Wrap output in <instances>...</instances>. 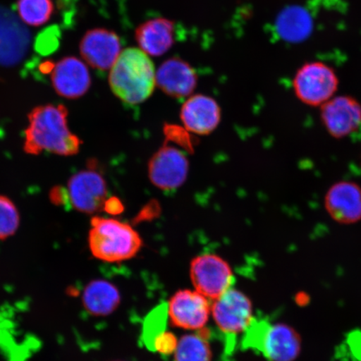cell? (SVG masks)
Listing matches in <instances>:
<instances>
[{
	"label": "cell",
	"mask_w": 361,
	"mask_h": 361,
	"mask_svg": "<svg viewBox=\"0 0 361 361\" xmlns=\"http://www.w3.org/2000/svg\"><path fill=\"white\" fill-rule=\"evenodd\" d=\"M28 119L24 142L27 154L39 155L44 152L65 157L78 154L81 141L68 126V110L64 105L35 107Z\"/></svg>",
	"instance_id": "obj_1"
},
{
	"label": "cell",
	"mask_w": 361,
	"mask_h": 361,
	"mask_svg": "<svg viewBox=\"0 0 361 361\" xmlns=\"http://www.w3.org/2000/svg\"><path fill=\"white\" fill-rule=\"evenodd\" d=\"M110 70V87L121 101L138 105L152 96L157 71L150 56L141 49H124Z\"/></svg>",
	"instance_id": "obj_2"
},
{
	"label": "cell",
	"mask_w": 361,
	"mask_h": 361,
	"mask_svg": "<svg viewBox=\"0 0 361 361\" xmlns=\"http://www.w3.org/2000/svg\"><path fill=\"white\" fill-rule=\"evenodd\" d=\"M88 243L94 258L107 263L134 258L143 245L142 237L132 225L98 216L90 222Z\"/></svg>",
	"instance_id": "obj_3"
},
{
	"label": "cell",
	"mask_w": 361,
	"mask_h": 361,
	"mask_svg": "<svg viewBox=\"0 0 361 361\" xmlns=\"http://www.w3.org/2000/svg\"><path fill=\"white\" fill-rule=\"evenodd\" d=\"M245 333V348L260 352L269 361H295L300 354V334L286 324L254 318Z\"/></svg>",
	"instance_id": "obj_4"
},
{
	"label": "cell",
	"mask_w": 361,
	"mask_h": 361,
	"mask_svg": "<svg viewBox=\"0 0 361 361\" xmlns=\"http://www.w3.org/2000/svg\"><path fill=\"white\" fill-rule=\"evenodd\" d=\"M292 84L298 100L306 106L320 107L335 97L338 78L336 71L326 63L311 61L298 69Z\"/></svg>",
	"instance_id": "obj_5"
},
{
	"label": "cell",
	"mask_w": 361,
	"mask_h": 361,
	"mask_svg": "<svg viewBox=\"0 0 361 361\" xmlns=\"http://www.w3.org/2000/svg\"><path fill=\"white\" fill-rule=\"evenodd\" d=\"M190 278L195 290L214 301L232 288L234 281L227 262L212 254L198 255L192 260Z\"/></svg>",
	"instance_id": "obj_6"
},
{
	"label": "cell",
	"mask_w": 361,
	"mask_h": 361,
	"mask_svg": "<svg viewBox=\"0 0 361 361\" xmlns=\"http://www.w3.org/2000/svg\"><path fill=\"white\" fill-rule=\"evenodd\" d=\"M189 170L188 157L177 147H161L148 162V177L164 191L175 190L186 182Z\"/></svg>",
	"instance_id": "obj_7"
},
{
	"label": "cell",
	"mask_w": 361,
	"mask_h": 361,
	"mask_svg": "<svg viewBox=\"0 0 361 361\" xmlns=\"http://www.w3.org/2000/svg\"><path fill=\"white\" fill-rule=\"evenodd\" d=\"M211 313L216 326L228 335L245 332L255 318L250 298L233 288L214 300Z\"/></svg>",
	"instance_id": "obj_8"
},
{
	"label": "cell",
	"mask_w": 361,
	"mask_h": 361,
	"mask_svg": "<svg viewBox=\"0 0 361 361\" xmlns=\"http://www.w3.org/2000/svg\"><path fill=\"white\" fill-rule=\"evenodd\" d=\"M66 192L69 204L83 214L97 213L107 200L106 180L94 170H82L72 176Z\"/></svg>",
	"instance_id": "obj_9"
},
{
	"label": "cell",
	"mask_w": 361,
	"mask_h": 361,
	"mask_svg": "<svg viewBox=\"0 0 361 361\" xmlns=\"http://www.w3.org/2000/svg\"><path fill=\"white\" fill-rule=\"evenodd\" d=\"M320 119L332 137L345 138L361 126V104L347 94L335 96L320 106Z\"/></svg>",
	"instance_id": "obj_10"
},
{
	"label": "cell",
	"mask_w": 361,
	"mask_h": 361,
	"mask_svg": "<svg viewBox=\"0 0 361 361\" xmlns=\"http://www.w3.org/2000/svg\"><path fill=\"white\" fill-rule=\"evenodd\" d=\"M166 311L175 327L201 331L209 322L211 305L209 300L196 290H183L171 298Z\"/></svg>",
	"instance_id": "obj_11"
},
{
	"label": "cell",
	"mask_w": 361,
	"mask_h": 361,
	"mask_svg": "<svg viewBox=\"0 0 361 361\" xmlns=\"http://www.w3.org/2000/svg\"><path fill=\"white\" fill-rule=\"evenodd\" d=\"M324 209L335 222L351 225L361 220V187L352 180L334 183L324 196Z\"/></svg>",
	"instance_id": "obj_12"
},
{
	"label": "cell",
	"mask_w": 361,
	"mask_h": 361,
	"mask_svg": "<svg viewBox=\"0 0 361 361\" xmlns=\"http://www.w3.org/2000/svg\"><path fill=\"white\" fill-rule=\"evenodd\" d=\"M118 35L109 30L94 29L87 31L80 44L81 56L94 69H111L121 52Z\"/></svg>",
	"instance_id": "obj_13"
},
{
	"label": "cell",
	"mask_w": 361,
	"mask_h": 361,
	"mask_svg": "<svg viewBox=\"0 0 361 361\" xmlns=\"http://www.w3.org/2000/svg\"><path fill=\"white\" fill-rule=\"evenodd\" d=\"M51 82L56 92L67 99L80 98L88 92L92 84L88 68L74 56L61 59L51 71Z\"/></svg>",
	"instance_id": "obj_14"
},
{
	"label": "cell",
	"mask_w": 361,
	"mask_h": 361,
	"mask_svg": "<svg viewBox=\"0 0 361 361\" xmlns=\"http://www.w3.org/2000/svg\"><path fill=\"white\" fill-rule=\"evenodd\" d=\"M180 120L188 132L209 135L218 128L221 121L219 104L204 94H195L184 102L180 113Z\"/></svg>",
	"instance_id": "obj_15"
},
{
	"label": "cell",
	"mask_w": 361,
	"mask_h": 361,
	"mask_svg": "<svg viewBox=\"0 0 361 361\" xmlns=\"http://www.w3.org/2000/svg\"><path fill=\"white\" fill-rule=\"evenodd\" d=\"M29 44L28 31L12 13L0 7V63L16 64L25 56Z\"/></svg>",
	"instance_id": "obj_16"
},
{
	"label": "cell",
	"mask_w": 361,
	"mask_h": 361,
	"mask_svg": "<svg viewBox=\"0 0 361 361\" xmlns=\"http://www.w3.org/2000/svg\"><path fill=\"white\" fill-rule=\"evenodd\" d=\"M197 74L192 67L180 59L162 63L156 74V83L162 92L175 98L192 94L197 85Z\"/></svg>",
	"instance_id": "obj_17"
},
{
	"label": "cell",
	"mask_w": 361,
	"mask_h": 361,
	"mask_svg": "<svg viewBox=\"0 0 361 361\" xmlns=\"http://www.w3.org/2000/svg\"><path fill=\"white\" fill-rule=\"evenodd\" d=\"M140 49L148 56L164 55L174 42V24L166 19L146 21L135 30Z\"/></svg>",
	"instance_id": "obj_18"
},
{
	"label": "cell",
	"mask_w": 361,
	"mask_h": 361,
	"mask_svg": "<svg viewBox=\"0 0 361 361\" xmlns=\"http://www.w3.org/2000/svg\"><path fill=\"white\" fill-rule=\"evenodd\" d=\"M313 26L309 12L300 6L284 8L276 20L277 32L287 42H303L312 33Z\"/></svg>",
	"instance_id": "obj_19"
},
{
	"label": "cell",
	"mask_w": 361,
	"mask_h": 361,
	"mask_svg": "<svg viewBox=\"0 0 361 361\" xmlns=\"http://www.w3.org/2000/svg\"><path fill=\"white\" fill-rule=\"evenodd\" d=\"M121 303L120 292L110 282L94 281L90 282L83 293V304L89 313L93 315L111 314Z\"/></svg>",
	"instance_id": "obj_20"
},
{
	"label": "cell",
	"mask_w": 361,
	"mask_h": 361,
	"mask_svg": "<svg viewBox=\"0 0 361 361\" xmlns=\"http://www.w3.org/2000/svg\"><path fill=\"white\" fill-rule=\"evenodd\" d=\"M213 353L203 334H189L178 341L174 361H212Z\"/></svg>",
	"instance_id": "obj_21"
},
{
	"label": "cell",
	"mask_w": 361,
	"mask_h": 361,
	"mask_svg": "<svg viewBox=\"0 0 361 361\" xmlns=\"http://www.w3.org/2000/svg\"><path fill=\"white\" fill-rule=\"evenodd\" d=\"M17 10L25 24L39 27L51 20L55 8L52 0H19Z\"/></svg>",
	"instance_id": "obj_22"
},
{
	"label": "cell",
	"mask_w": 361,
	"mask_h": 361,
	"mask_svg": "<svg viewBox=\"0 0 361 361\" xmlns=\"http://www.w3.org/2000/svg\"><path fill=\"white\" fill-rule=\"evenodd\" d=\"M20 214L10 198L0 195V240L13 236L19 228Z\"/></svg>",
	"instance_id": "obj_23"
},
{
	"label": "cell",
	"mask_w": 361,
	"mask_h": 361,
	"mask_svg": "<svg viewBox=\"0 0 361 361\" xmlns=\"http://www.w3.org/2000/svg\"><path fill=\"white\" fill-rule=\"evenodd\" d=\"M178 341L173 334L164 331L154 338L150 347L161 354L171 355L174 353Z\"/></svg>",
	"instance_id": "obj_24"
},
{
	"label": "cell",
	"mask_w": 361,
	"mask_h": 361,
	"mask_svg": "<svg viewBox=\"0 0 361 361\" xmlns=\"http://www.w3.org/2000/svg\"><path fill=\"white\" fill-rule=\"evenodd\" d=\"M103 209L108 214L116 215L119 214L124 209L123 203L118 198L111 197L107 198L105 203H104Z\"/></svg>",
	"instance_id": "obj_25"
},
{
	"label": "cell",
	"mask_w": 361,
	"mask_h": 361,
	"mask_svg": "<svg viewBox=\"0 0 361 361\" xmlns=\"http://www.w3.org/2000/svg\"><path fill=\"white\" fill-rule=\"evenodd\" d=\"M49 197L56 205L64 206L68 202L66 189L63 188H54L49 192Z\"/></svg>",
	"instance_id": "obj_26"
}]
</instances>
